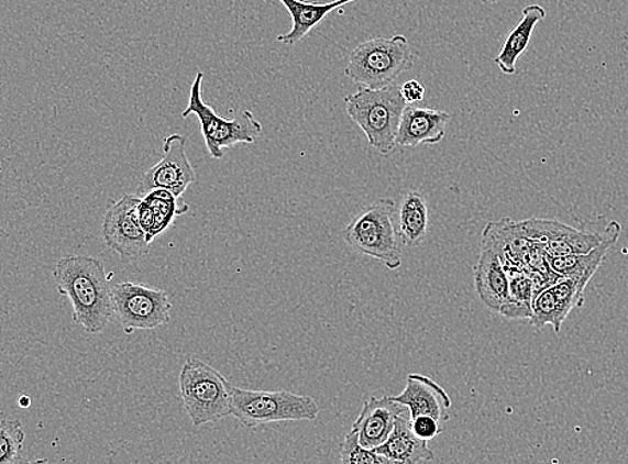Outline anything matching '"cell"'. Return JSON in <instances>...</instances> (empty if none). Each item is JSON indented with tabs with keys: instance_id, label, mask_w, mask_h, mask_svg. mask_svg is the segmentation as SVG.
<instances>
[{
	"instance_id": "cell-26",
	"label": "cell",
	"mask_w": 628,
	"mask_h": 464,
	"mask_svg": "<svg viewBox=\"0 0 628 464\" xmlns=\"http://www.w3.org/2000/svg\"><path fill=\"white\" fill-rule=\"evenodd\" d=\"M403 97L408 104H417L423 101L427 96L423 85L420 80L410 79L401 86Z\"/></svg>"
},
{
	"instance_id": "cell-6",
	"label": "cell",
	"mask_w": 628,
	"mask_h": 464,
	"mask_svg": "<svg viewBox=\"0 0 628 464\" xmlns=\"http://www.w3.org/2000/svg\"><path fill=\"white\" fill-rule=\"evenodd\" d=\"M397 203L392 198H379L361 210L343 229V239L362 255L378 259L387 269L403 267L397 229L393 224Z\"/></svg>"
},
{
	"instance_id": "cell-7",
	"label": "cell",
	"mask_w": 628,
	"mask_h": 464,
	"mask_svg": "<svg viewBox=\"0 0 628 464\" xmlns=\"http://www.w3.org/2000/svg\"><path fill=\"white\" fill-rule=\"evenodd\" d=\"M205 73H197L188 98V107L183 111V119L196 115L200 122L209 156L213 159L224 157V151L239 144H255L263 133L262 123L251 111H242L236 119H223L202 99Z\"/></svg>"
},
{
	"instance_id": "cell-2",
	"label": "cell",
	"mask_w": 628,
	"mask_h": 464,
	"mask_svg": "<svg viewBox=\"0 0 628 464\" xmlns=\"http://www.w3.org/2000/svg\"><path fill=\"white\" fill-rule=\"evenodd\" d=\"M351 120L366 135L368 144L382 156H389L397 146V135L406 103L401 88L390 85L382 89L360 88L344 97Z\"/></svg>"
},
{
	"instance_id": "cell-10",
	"label": "cell",
	"mask_w": 628,
	"mask_h": 464,
	"mask_svg": "<svg viewBox=\"0 0 628 464\" xmlns=\"http://www.w3.org/2000/svg\"><path fill=\"white\" fill-rule=\"evenodd\" d=\"M140 195H124L107 209L102 220V237L122 262L133 263L150 255L152 243L140 224Z\"/></svg>"
},
{
	"instance_id": "cell-27",
	"label": "cell",
	"mask_w": 628,
	"mask_h": 464,
	"mask_svg": "<svg viewBox=\"0 0 628 464\" xmlns=\"http://www.w3.org/2000/svg\"><path fill=\"white\" fill-rule=\"evenodd\" d=\"M18 405H20L22 408H29L32 406V399H30L26 395H22L20 400H18Z\"/></svg>"
},
{
	"instance_id": "cell-1",
	"label": "cell",
	"mask_w": 628,
	"mask_h": 464,
	"mask_svg": "<svg viewBox=\"0 0 628 464\" xmlns=\"http://www.w3.org/2000/svg\"><path fill=\"white\" fill-rule=\"evenodd\" d=\"M58 294L71 302L73 321L89 333H102L114 318L112 287L102 259L71 255L53 272Z\"/></svg>"
},
{
	"instance_id": "cell-18",
	"label": "cell",
	"mask_w": 628,
	"mask_h": 464,
	"mask_svg": "<svg viewBox=\"0 0 628 464\" xmlns=\"http://www.w3.org/2000/svg\"><path fill=\"white\" fill-rule=\"evenodd\" d=\"M521 15V21L510 31L500 54L495 58L498 69L507 76H515L517 73V60L528 48L535 27L546 20L547 10L540 4H529L522 9Z\"/></svg>"
},
{
	"instance_id": "cell-4",
	"label": "cell",
	"mask_w": 628,
	"mask_h": 464,
	"mask_svg": "<svg viewBox=\"0 0 628 464\" xmlns=\"http://www.w3.org/2000/svg\"><path fill=\"white\" fill-rule=\"evenodd\" d=\"M178 388L184 410L197 429L232 417L231 383L201 358L190 356L183 364Z\"/></svg>"
},
{
	"instance_id": "cell-22",
	"label": "cell",
	"mask_w": 628,
	"mask_h": 464,
	"mask_svg": "<svg viewBox=\"0 0 628 464\" xmlns=\"http://www.w3.org/2000/svg\"><path fill=\"white\" fill-rule=\"evenodd\" d=\"M143 200L151 208L155 227L151 234V241L155 240L159 234L168 231L169 227L178 216L188 213L189 206L181 201V197H177L166 189H153L150 194L143 196Z\"/></svg>"
},
{
	"instance_id": "cell-8",
	"label": "cell",
	"mask_w": 628,
	"mask_h": 464,
	"mask_svg": "<svg viewBox=\"0 0 628 464\" xmlns=\"http://www.w3.org/2000/svg\"><path fill=\"white\" fill-rule=\"evenodd\" d=\"M114 318L126 335L134 331H150L168 324L172 302L164 289L125 281L112 287Z\"/></svg>"
},
{
	"instance_id": "cell-16",
	"label": "cell",
	"mask_w": 628,
	"mask_h": 464,
	"mask_svg": "<svg viewBox=\"0 0 628 464\" xmlns=\"http://www.w3.org/2000/svg\"><path fill=\"white\" fill-rule=\"evenodd\" d=\"M375 451L389 460L392 464H421L436 460L428 442L418 438L412 431L409 411L397 418L390 437Z\"/></svg>"
},
{
	"instance_id": "cell-5",
	"label": "cell",
	"mask_w": 628,
	"mask_h": 464,
	"mask_svg": "<svg viewBox=\"0 0 628 464\" xmlns=\"http://www.w3.org/2000/svg\"><path fill=\"white\" fill-rule=\"evenodd\" d=\"M318 401L311 396L261 391L232 386V417L247 429L280 422H313L319 417Z\"/></svg>"
},
{
	"instance_id": "cell-11",
	"label": "cell",
	"mask_w": 628,
	"mask_h": 464,
	"mask_svg": "<svg viewBox=\"0 0 628 464\" xmlns=\"http://www.w3.org/2000/svg\"><path fill=\"white\" fill-rule=\"evenodd\" d=\"M186 148L187 139L184 135H168L164 140L162 161L144 173L139 183L137 195L143 197L153 189H166L177 197H183L196 181V173Z\"/></svg>"
},
{
	"instance_id": "cell-20",
	"label": "cell",
	"mask_w": 628,
	"mask_h": 464,
	"mask_svg": "<svg viewBox=\"0 0 628 464\" xmlns=\"http://www.w3.org/2000/svg\"><path fill=\"white\" fill-rule=\"evenodd\" d=\"M615 243L617 241L607 240L605 243L596 246L594 251L586 253V255L548 256L550 257L551 268L560 276L575 278V280L583 283L584 286H588L591 278L599 269L609 247Z\"/></svg>"
},
{
	"instance_id": "cell-13",
	"label": "cell",
	"mask_w": 628,
	"mask_h": 464,
	"mask_svg": "<svg viewBox=\"0 0 628 464\" xmlns=\"http://www.w3.org/2000/svg\"><path fill=\"white\" fill-rule=\"evenodd\" d=\"M406 411H409L408 407L389 396L371 398L363 404L353 430L359 432L360 441L365 448L377 450L390 437L397 418Z\"/></svg>"
},
{
	"instance_id": "cell-9",
	"label": "cell",
	"mask_w": 628,
	"mask_h": 464,
	"mask_svg": "<svg viewBox=\"0 0 628 464\" xmlns=\"http://www.w3.org/2000/svg\"><path fill=\"white\" fill-rule=\"evenodd\" d=\"M517 225L525 236L543 244L550 257L586 255L607 240L617 241L621 232L617 221H609L602 229H576L559 221L538 219L517 221Z\"/></svg>"
},
{
	"instance_id": "cell-28",
	"label": "cell",
	"mask_w": 628,
	"mask_h": 464,
	"mask_svg": "<svg viewBox=\"0 0 628 464\" xmlns=\"http://www.w3.org/2000/svg\"><path fill=\"white\" fill-rule=\"evenodd\" d=\"M485 2L492 3V4H496L498 2H502V0H485Z\"/></svg>"
},
{
	"instance_id": "cell-23",
	"label": "cell",
	"mask_w": 628,
	"mask_h": 464,
	"mask_svg": "<svg viewBox=\"0 0 628 464\" xmlns=\"http://www.w3.org/2000/svg\"><path fill=\"white\" fill-rule=\"evenodd\" d=\"M24 434L22 422L18 419H3L0 423V464L22 462Z\"/></svg>"
},
{
	"instance_id": "cell-12",
	"label": "cell",
	"mask_w": 628,
	"mask_h": 464,
	"mask_svg": "<svg viewBox=\"0 0 628 464\" xmlns=\"http://www.w3.org/2000/svg\"><path fill=\"white\" fill-rule=\"evenodd\" d=\"M392 398L408 407L411 419L429 416L440 420L441 423H447L451 419L453 406L451 396L429 376L409 375L404 391Z\"/></svg>"
},
{
	"instance_id": "cell-17",
	"label": "cell",
	"mask_w": 628,
	"mask_h": 464,
	"mask_svg": "<svg viewBox=\"0 0 628 464\" xmlns=\"http://www.w3.org/2000/svg\"><path fill=\"white\" fill-rule=\"evenodd\" d=\"M291 15L293 29L287 34L279 35L278 42L286 46L297 45L304 41L331 11L355 2V0H332L329 3L305 2V0H278Z\"/></svg>"
},
{
	"instance_id": "cell-14",
	"label": "cell",
	"mask_w": 628,
	"mask_h": 464,
	"mask_svg": "<svg viewBox=\"0 0 628 464\" xmlns=\"http://www.w3.org/2000/svg\"><path fill=\"white\" fill-rule=\"evenodd\" d=\"M452 115L448 111L408 104L404 111L397 135V145L417 147L436 145L445 139Z\"/></svg>"
},
{
	"instance_id": "cell-3",
	"label": "cell",
	"mask_w": 628,
	"mask_h": 464,
	"mask_svg": "<svg viewBox=\"0 0 628 464\" xmlns=\"http://www.w3.org/2000/svg\"><path fill=\"white\" fill-rule=\"evenodd\" d=\"M420 55L412 49L405 35L392 38L368 40L356 46L349 55L344 76L360 88L382 89L415 69Z\"/></svg>"
},
{
	"instance_id": "cell-19",
	"label": "cell",
	"mask_w": 628,
	"mask_h": 464,
	"mask_svg": "<svg viewBox=\"0 0 628 464\" xmlns=\"http://www.w3.org/2000/svg\"><path fill=\"white\" fill-rule=\"evenodd\" d=\"M429 229V207L421 191L409 190L403 196L398 207V239L405 246H420L427 239Z\"/></svg>"
},
{
	"instance_id": "cell-21",
	"label": "cell",
	"mask_w": 628,
	"mask_h": 464,
	"mask_svg": "<svg viewBox=\"0 0 628 464\" xmlns=\"http://www.w3.org/2000/svg\"><path fill=\"white\" fill-rule=\"evenodd\" d=\"M509 277L508 301L502 308L500 314L510 320L531 319L533 305V281L519 267H505Z\"/></svg>"
},
{
	"instance_id": "cell-24",
	"label": "cell",
	"mask_w": 628,
	"mask_h": 464,
	"mask_svg": "<svg viewBox=\"0 0 628 464\" xmlns=\"http://www.w3.org/2000/svg\"><path fill=\"white\" fill-rule=\"evenodd\" d=\"M340 454L343 464H392L377 451L365 448L360 441L359 432L353 429L344 435Z\"/></svg>"
},
{
	"instance_id": "cell-25",
	"label": "cell",
	"mask_w": 628,
	"mask_h": 464,
	"mask_svg": "<svg viewBox=\"0 0 628 464\" xmlns=\"http://www.w3.org/2000/svg\"><path fill=\"white\" fill-rule=\"evenodd\" d=\"M411 427L415 434L427 442L432 441V439L442 434L443 431L440 420L429 416L411 419Z\"/></svg>"
},
{
	"instance_id": "cell-15",
	"label": "cell",
	"mask_w": 628,
	"mask_h": 464,
	"mask_svg": "<svg viewBox=\"0 0 628 464\" xmlns=\"http://www.w3.org/2000/svg\"><path fill=\"white\" fill-rule=\"evenodd\" d=\"M473 270L480 300L492 312L500 313L509 297V277L502 258L491 246L482 244V253Z\"/></svg>"
}]
</instances>
